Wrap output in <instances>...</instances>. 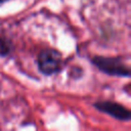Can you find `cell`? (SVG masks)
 <instances>
[{
  "instance_id": "obj_1",
  "label": "cell",
  "mask_w": 131,
  "mask_h": 131,
  "mask_svg": "<svg viewBox=\"0 0 131 131\" xmlns=\"http://www.w3.org/2000/svg\"><path fill=\"white\" fill-rule=\"evenodd\" d=\"M61 63V55L54 49H45L39 54L38 66L39 70L45 75H52L56 73Z\"/></svg>"
},
{
  "instance_id": "obj_2",
  "label": "cell",
  "mask_w": 131,
  "mask_h": 131,
  "mask_svg": "<svg viewBox=\"0 0 131 131\" xmlns=\"http://www.w3.org/2000/svg\"><path fill=\"white\" fill-rule=\"evenodd\" d=\"M93 62L101 71L110 75H117V76H129L130 75L129 68L125 66L124 62H122L121 60L117 58L97 56L93 58Z\"/></svg>"
},
{
  "instance_id": "obj_3",
  "label": "cell",
  "mask_w": 131,
  "mask_h": 131,
  "mask_svg": "<svg viewBox=\"0 0 131 131\" xmlns=\"http://www.w3.org/2000/svg\"><path fill=\"white\" fill-rule=\"evenodd\" d=\"M95 106L103 112L106 113L108 115H111L114 118H117L119 120H129L130 119V112L124 107L123 105L116 103V102H112V101H101V102H97L95 104Z\"/></svg>"
},
{
  "instance_id": "obj_4",
  "label": "cell",
  "mask_w": 131,
  "mask_h": 131,
  "mask_svg": "<svg viewBox=\"0 0 131 131\" xmlns=\"http://www.w3.org/2000/svg\"><path fill=\"white\" fill-rule=\"evenodd\" d=\"M9 51V46H8V43L3 41V40H0V54L1 55H5L7 54Z\"/></svg>"
},
{
  "instance_id": "obj_5",
  "label": "cell",
  "mask_w": 131,
  "mask_h": 131,
  "mask_svg": "<svg viewBox=\"0 0 131 131\" xmlns=\"http://www.w3.org/2000/svg\"><path fill=\"white\" fill-rule=\"evenodd\" d=\"M2 1H5V0H0V2H2Z\"/></svg>"
}]
</instances>
